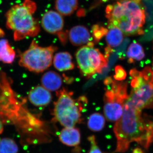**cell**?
Listing matches in <instances>:
<instances>
[{"mask_svg":"<svg viewBox=\"0 0 153 153\" xmlns=\"http://www.w3.org/2000/svg\"><path fill=\"white\" fill-rule=\"evenodd\" d=\"M18 146L13 140L5 138L0 140V153H17Z\"/></svg>","mask_w":153,"mask_h":153,"instance_id":"cell-21","label":"cell"},{"mask_svg":"<svg viewBox=\"0 0 153 153\" xmlns=\"http://www.w3.org/2000/svg\"><path fill=\"white\" fill-rule=\"evenodd\" d=\"M55 8L63 16L71 15L78 7V0H55Z\"/></svg>","mask_w":153,"mask_h":153,"instance_id":"cell-17","label":"cell"},{"mask_svg":"<svg viewBox=\"0 0 153 153\" xmlns=\"http://www.w3.org/2000/svg\"><path fill=\"white\" fill-rule=\"evenodd\" d=\"M88 140L90 142L91 146L90 151L88 153H102L97 144L95 137L94 136H91L88 137Z\"/></svg>","mask_w":153,"mask_h":153,"instance_id":"cell-23","label":"cell"},{"mask_svg":"<svg viewBox=\"0 0 153 153\" xmlns=\"http://www.w3.org/2000/svg\"><path fill=\"white\" fill-rule=\"evenodd\" d=\"M141 0H117L105 9L108 26L119 28L126 36L143 35L146 13Z\"/></svg>","mask_w":153,"mask_h":153,"instance_id":"cell-3","label":"cell"},{"mask_svg":"<svg viewBox=\"0 0 153 153\" xmlns=\"http://www.w3.org/2000/svg\"><path fill=\"white\" fill-rule=\"evenodd\" d=\"M3 123L0 118V134L2 133L4 130V126H3Z\"/></svg>","mask_w":153,"mask_h":153,"instance_id":"cell-24","label":"cell"},{"mask_svg":"<svg viewBox=\"0 0 153 153\" xmlns=\"http://www.w3.org/2000/svg\"><path fill=\"white\" fill-rule=\"evenodd\" d=\"M57 101L54 102V119L65 128H73L81 120V112L87 105V98L84 96L77 99L72 97V92L66 89L56 92Z\"/></svg>","mask_w":153,"mask_h":153,"instance_id":"cell-6","label":"cell"},{"mask_svg":"<svg viewBox=\"0 0 153 153\" xmlns=\"http://www.w3.org/2000/svg\"><path fill=\"white\" fill-rule=\"evenodd\" d=\"M37 9L32 0H25L21 4L13 6L6 13L7 27L14 32L15 41H19L27 37H35L40 31L38 21L33 15Z\"/></svg>","mask_w":153,"mask_h":153,"instance_id":"cell-4","label":"cell"},{"mask_svg":"<svg viewBox=\"0 0 153 153\" xmlns=\"http://www.w3.org/2000/svg\"><path fill=\"white\" fill-rule=\"evenodd\" d=\"M41 84L43 87L49 91H55L59 89L62 84L61 76L57 72L49 71L41 77Z\"/></svg>","mask_w":153,"mask_h":153,"instance_id":"cell-15","label":"cell"},{"mask_svg":"<svg viewBox=\"0 0 153 153\" xmlns=\"http://www.w3.org/2000/svg\"><path fill=\"white\" fill-rule=\"evenodd\" d=\"M145 53L141 46L137 43H132L127 52V56L130 63L140 61L144 58Z\"/></svg>","mask_w":153,"mask_h":153,"instance_id":"cell-19","label":"cell"},{"mask_svg":"<svg viewBox=\"0 0 153 153\" xmlns=\"http://www.w3.org/2000/svg\"><path fill=\"white\" fill-rule=\"evenodd\" d=\"M26 102L14 91L10 78L0 71V118L3 123L13 125L24 132L41 126V121L28 110Z\"/></svg>","mask_w":153,"mask_h":153,"instance_id":"cell-2","label":"cell"},{"mask_svg":"<svg viewBox=\"0 0 153 153\" xmlns=\"http://www.w3.org/2000/svg\"><path fill=\"white\" fill-rule=\"evenodd\" d=\"M105 119L103 116L99 113L91 115L88 121L89 129L94 131L102 130L105 126Z\"/></svg>","mask_w":153,"mask_h":153,"instance_id":"cell-20","label":"cell"},{"mask_svg":"<svg viewBox=\"0 0 153 153\" xmlns=\"http://www.w3.org/2000/svg\"><path fill=\"white\" fill-rule=\"evenodd\" d=\"M108 30L105 35V40L108 47L105 49V56L108 58L113 48L118 47L122 43L124 34L119 28L108 26Z\"/></svg>","mask_w":153,"mask_h":153,"instance_id":"cell-13","label":"cell"},{"mask_svg":"<svg viewBox=\"0 0 153 153\" xmlns=\"http://www.w3.org/2000/svg\"><path fill=\"white\" fill-rule=\"evenodd\" d=\"M52 98V94L49 91L41 85L33 88L28 94L30 102L36 106L47 105L50 103Z\"/></svg>","mask_w":153,"mask_h":153,"instance_id":"cell-11","label":"cell"},{"mask_svg":"<svg viewBox=\"0 0 153 153\" xmlns=\"http://www.w3.org/2000/svg\"><path fill=\"white\" fill-rule=\"evenodd\" d=\"M76 58L81 74L88 78L97 73H101L108 65L107 57L94 48L92 42L78 49Z\"/></svg>","mask_w":153,"mask_h":153,"instance_id":"cell-9","label":"cell"},{"mask_svg":"<svg viewBox=\"0 0 153 153\" xmlns=\"http://www.w3.org/2000/svg\"><path fill=\"white\" fill-rule=\"evenodd\" d=\"M62 15L56 11L49 10L45 13L41 19V25L47 33L57 34L63 44L66 43L67 36L62 31L64 27Z\"/></svg>","mask_w":153,"mask_h":153,"instance_id":"cell-10","label":"cell"},{"mask_svg":"<svg viewBox=\"0 0 153 153\" xmlns=\"http://www.w3.org/2000/svg\"><path fill=\"white\" fill-rule=\"evenodd\" d=\"M131 91L127 102L137 109L153 108V71L145 67L141 71L135 68L130 71Z\"/></svg>","mask_w":153,"mask_h":153,"instance_id":"cell-5","label":"cell"},{"mask_svg":"<svg viewBox=\"0 0 153 153\" xmlns=\"http://www.w3.org/2000/svg\"><path fill=\"white\" fill-rule=\"evenodd\" d=\"M104 113L107 119L116 122L122 116L124 106L128 99L126 82L108 77L104 81Z\"/></svg>","mask_w":153,"mask_h":153,"instance_id":"cell-7","label":"cell"},{"mask_svg":"<svg viewBox=\"0 0 153 153\" xmlns=\"http://www.w3.org/2000/svg\"><path fill=\"white\" fill-rule=\"evenodd\" d=\"M16 57V52L5 39L0 40V61L10 64Z\"/></svg>","mask_w":153,"mask_h":153,"instance_id":"cell-18","label":"cell"},{"mask_svg":"<svg viewBox=\"0 0 153 153\" xmlns=\"http://www.w3.org/2000/svg\"><path fill=\"white\" fill-rule=\"evenodd\" d=\"M61 143L69 146H76L80 143V134L79 130L74 128H65L59 135Z\"/></svg>","mask_w":153,"mask_h":153,"instance_id":"cell-14","label":"cell"},{"mask_svg":"<svg viewBox=\"0 0 153 153\" xmlns=\"http://www.w3.org/2000/svg\"></svg>","mask_w":153,"mask_h":153,"instance_id":"cell-26","label":"cell"},{"mask_svg":"<svg viewBox=\"0 0 153 153\" xmlns=\"http://www.w3.org/2000/svg\"><path fill=\"white\" fill-rule=\"evenodd\" d=\"M57 47H41L33 41L30 47L20 55L19 64L30 71L43 72L52 65L53 54Z\"/></svg>","mask_w":153,"mask_h":153,"instance_id":"cell-8","label":"cell"},{"mask_svg":"<svg viewBox=\"0 0 153 153\" xmlns=\"http://www.w3.org/2000/svg\"><path fill=\"white\" fill-rule=\"evenodd\" d=\"M115 74L114 76L115 79L118 81H122L125 79L126 74V71L121 66H117L115 69Z\"/></svg>","mask_w":153,"mask_h":153,"instance_id":"cell-22","label":"cell"},{"mask_svg":"<svg viewBox=\"0 0 153 153\" xmlns=\"http://www.w3.org/2000/svg\"><path fill=\"white\" fill-rule=\"evenodd\" d=\"M133 153H143V151L140 149H136L134 150Z\"/></svg>","mask_w":153,"mask_h":153,"instance_id":"cell-25","label":"cell"},{"mask_svg":"<svg viewBox=\"0 0 153 153\" xmlns=\"http://www.w3.org/2000/svg\"><path fill=\"white\" fill-rule=\"evenodd\" d=\"M72 57L68 52H60L55 54L53 63L56 69L60 71L72 70L74 68Z\"/></svg>","mask_w":153,"mask_h":153,"instance_id":"cell-16","label":"cell"},{"mask_svg":"<svg viewBox=\"0 0 153 153\" xmlns=\"http://www.w3.org/2000/svg\"><path fill=\"white\" fill-rule=\"evenodd\" d=\"M113 130L116 152H126L133 142L148 150L153 142V117L143 114L126 101L122 116L116 122Z\"/></svg>","mask_w":153,"mask_h":153,"instance_id":"cell-1","label":"cell"},{"mask_svg":"<svg viewBox=\"0 0 153 153\" xmlns=\"http://www.w3.org/2000/svg\"><path fill=\"white\" fill-rule=\"evenodd\" d=\"M68 37L71 44L75 46L87 45L91 42L89 30L82 25H77L71 28L68 32Z\"/></svg>","mask_w":153,"mask_h":153,"instance_id":"cell-12","label":"cell"}]
</instances>
